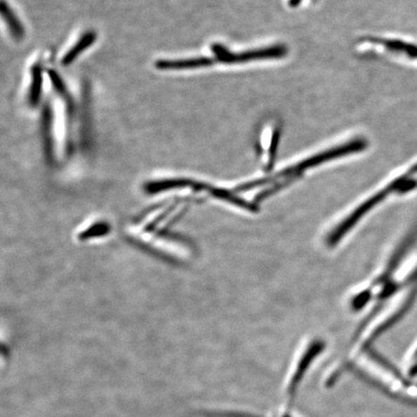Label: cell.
I'll list each match as a JSON object with an SVG mask.
<instances>
[{
    "instance_id": "52a82bcc",
    "label": "cell",
    "mask_w": 417,
    "mask_h": 417,
    "mask_svg": "<svg viewBox=\"0 0 417 417\" xmlns=\"http://www.w3.org/2000/svg\"><path fill=\"white\" fill-rule=\"evenodd\" d=\"M51 122H53V112H51L50 105H46L45 110L43 113V131L44 138H45L46 147H48V151H53V147H51Z\"/></svg>"
},
{
    "instance_id": "7a4b0ae2",
    "label": "cell",
    "mask_w": 417,
    "mask_h": 417,
    "mask_svg": "<svg viewBox=\"0 0 417 417\" xmlns=\"http://www.w3.org/2000/svg\"><path fill=\"white\" fill-rule=\"evenodd\" d=\"M215 60L208 58L178 59V60H159L156 67L159 70H187L202 68L213 65Z\"/></svg>"
},
{
    "instance_id": "9c48e42d",
    "label": "cell",
    "mask_w": 417,
    "mask_h": 417,
    "mask_svg": "<svg viewBox=\"0 0 417 417\" xmlns=\"http://www.w3.org/2000/svg\"><path fill=\"white\" fill-rule=\"evenodd\" d=\"M416 280H417V269L416 270H414L413 274H411V275H409V277L408 278H406V282L411 283V282H416Z\"/></svg>"
},
{
    "instance_id": "8992f818",
    "label": "cell",
    "mask_w": 417,
    "mask_h": 417,
    "mask_svg": "<svg viewBox=\"0 0 417 417\" xmlns=\"http://www.w3.org/2000/svg\"><path fill=\"white\" fill-rule=\"evenodd\" d=\"M373 42L380 43L385 48L394 53H403L408 58L417 59V46L411 44L402 42L398 40H372Z\"/></svg>"
},
{
    "instance_id": "5b68a950",
    "label": "cell",
    "mask_w": 417,
    "mask_h": 417,
    "mask_svg": "<svg viewBox=\"0 0 417 417\" xmlns=\"http://www.w3.org/2000/svg\"><path fill=\"white\" fill-rule=\"evenodd\" d=\"M1 14L4 20H6L13 37L18 39V40L22 39L25 35V28H23L22 22L18 19L17 15H15L11 7L6 4L5 0H2L1 2Z\"/></svg>"
},
{
    "instance_id": "30bf717a",
    "label": "cell",
    "mask_w": 417,
    "mask_h": 417,
    "mask_svg": "<svg viewBox=\"0 0 417 417\" xmlns=\"http://www.w3.org/2000/svg\"><path fill=\"white\" fill-rule=\"evenodd\" d=\"M411 375H417V365L411 369Z\"/></svg>"
},
{
    "instance_id": "3957f363",
    "label": "cell",
    "mask_w": 417,
    "mask_h": 417,
    "mask_svg": "<svg viewBox=\"0 0 417 417\" xmlns=\"http://www.w3.org/2000/svg\"><path fill=\"white\" fill-rule=\"evenodd\" d=\"M96 39L97 33L94 32V31H88V32L84 33V34L79 38V42L74 44L73 48L69 51H67L64 58H62V65L65 67L71 65V64L81 55V53H84V51H86L90 46L95 43Z\"/></svg>"
},
{
    "instance_id": "8fae6325",
    "label": "cell",
    "mask_w": 417,
    "mask_h": 417,
    "mask_svg": "<svg viewBox=\"0 0 417 417\" xmlns=\"http://www.w3.org/2000/svg\"><path fill=\"white\" fill-rule=\"evenodd\" d=\"M414 357H417V350H416V354H414Z\"/></svg>"
},
{
    "instance_id": "ba28073f",
    "label": "cell",
    "mask_w": 417,
    "mask_h": 417,
    "mask_svg": "<svg viewBox=\"0 0 417 417\" xmlns=\"http://www.w3.org/2000/svg\"><path fill=\"white\" fill-rule=\"evenodd\" d=\"M48 74H50L53 88L56 90V92H58L60 96L65 98L67 95V88L64 82L62 81L61 77H59V74L56 73L55 71H50L48 72Z\"/></svg>"
},
{
    "instance_id": "6da1fadb",
    "label": "cell",
    "mask_w": 417,
    "mask_h": 417,
    "mask_svg": "<svg viewBox=\"0 0 417 417\" xmlns=\"http://www.w3.org/2000/svg\"><path fill=\"white\" fill-rule=\"evenodd\" d=\"M323 349L324 345L321 341H313L309 343L298 355L295 365H293V367L291 368L289 374H288L287 378L285 380L284 392L286 397L288 399V403H290L295 397L306 372L310 368L314 359L320 355Z\"/></svg>"
},
{
    "instance_id": "277c9868",
    "label": "cell",
    "mask_w": 417,
    "mask_h": 417,
    "mask_svg": "<svg viewBox=\"0 0 417 417\" xmlns=\"http://www.w3.org/2000/svg\"><path fill=\"white\" fill-rule=\"evenodd\" d=\"M43 87V69L40 64H36L31 70V85L29 91V104L36 107L40 102Z\"/></svg>"
}]
</instances>
